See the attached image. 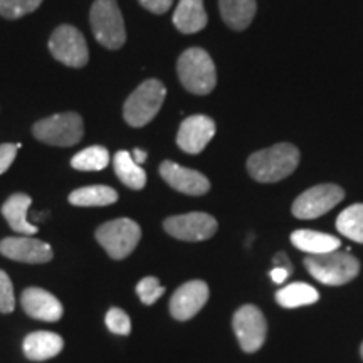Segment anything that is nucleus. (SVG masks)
Returning <instances> with one entry per match:
<instances>
[{"instance_id": "2eb2a0df", "label": "nucleus", "mask_w": 363, "mask_h": 363, "mask_svg": "<svg viewBox=\"0 0 363 363\" xmlns=\"http://www.w3.org/2000/svg\"><path fill=\"white\" fill-rule=\"evenodd\" d=\"M162 179L177 192L187 195H203L211 189V182L203 174L192 169H185L175 162H163L160 165Z\"/></svg>"}, {"instance_id": "f3484780", "label": "nucleus", "mask_w": 363, "mask_h": 363, "mask_svg": "<svg viewBox=\"0 0 363 363\" xmlns=\"http://www.w3.org/2000/svg\"><path fill=\"white\" fill-rule=\"evenodd\" d=\"M22 348L30 362H44L59 355L65 348V342L52 331H34L27 335Z\"/></svg>"}, {"instance_id": "bb28decb", "label": "nucleus", "mask_w": 363, "mask_h": 363, "mask_svg": "<svg viewBox=\"0 0 363 363\" xmlns=\"http://www.w3.org/2000/svg\"><path fill=\"white\" fill-rule=\"evenodd\" d=\"M43 0H0V16L6 19H21L39 9Z\"/></svg>"}, {"instance_id": "412c9836", "label": "nucleus", "mask_w": 363, "mask_h": 363, "mask_svg": "<svg viewBox=\"0 0 363 363\" xmlns=\"http://www.w3.org/2000/svg\"><path fill=\"white\" fill-rule=\"evenodd\" d=\"M219 7L222 21L234 30L247 29L257 11L256 0H219Z\"/></svg>"}, {"instance_id": "0eeeda50", "label": "nucleus", "mask_w": 363, "mask_h": 363, "mask_svg": "<svg viewBox=\"0 0 363 363\" xmlns=\"http://www.w3.org/2000/svg\"><path fill=\"white\" fill-rule=\"evenodd\" d=\"M94 235L108 256L113 259H125L138 246L142 229L135 220L123 217V219H115L99 225Z\"/></svg>"}, {"instance_id": "7ed1b4c3", "label": "nucleus", "mask_w": 363, "mask_h": 363, "mask_svg": "<svg viewBox=\"0 0 363 363\" xmlns=\"http://www.w3.org/2000/svg\"><path fill=\"white\" fill-rule=\"evenodd\" d=\"M305 266L310 274L320 283L328 286H342L350 283L360 271V262L350 252H326L308 256Z\"/></svg>"}, {"instance_id": "9d476101", "label": "nucleus", "mask_w": 363, "mask_h": 363, "mask_svg": "<svg viewBox=\"0 0 363 363\" xmlns=\"http://www.w3.org/2000/svg\"><path fill=\"white\" fill-rule=\"evenodd\" d=\"M233 328L244 352H257L266 342L267 323L264 315L257 306H240L233 318Z\"/></svg>"}, {"instance_id": "4468645a", "label": "nucleus", "mask_w": 363, "mask_h": 363, "mask_svg": "<svg viewBox=\"0 0 363 363\" xmlns=\"http://www.w3.org/2000/svg\"><path fill=\"white\" fill-rule=\"evenodd\" d=\"M208 299V286L201 279L184 283L170 299V313L175 320L187 321L202 310Z\"/></svg>"}, {"instance_id": "f03ea898", "label": "nucleus", "mask_w": 363, "mask_h": 363, "mask_svg": "<svg viewBox=\"0 0 363 363\" xmlns=\"http://www.w3.org/2000/svg\"><path fill=\"white\" fill-rule=\"evenodd\" d=\"M180 83L184 88L194 94L212 93L217 84L216 65L208 52L201 48H190L182 52L177 62Z\"/></svg>"}, {"instance_id": "72a5a7b5", "label": "nucleus", "mask_w": 363, "mask_h": 363, "mask_svg": "<svg viewBox=\"0 0 363 363\" xmlns=\"http://www.w3.org/2000/svg\"><path fill=\"white\" fill-rule=\"evenodd\" d=\"M274 266H284V267H288V269L293 271V267H291V264H289L288 257H286V254H283V252H279L278 256L274 257Z\"/></svg>"}, {"instance_id": "b1692460", "label": "nucleus", "mask_w": 363, "mask_h": 363, "mask_svg": "<svg viewBox=\"0 0 363 363\" xmlns=\"http://www.w3.org/2000/svg\"><path fill=\"white\" fill-rule=\"evenodd\" d=\"M318 298H320V294H318L316 289L306 283H291L276 293V301L283 308H288V310L313 305V303L318 301Z\"/></svg>"}, {"instance_id": "c9c22d12", "label": "nucleus", "mask_w": 363, "mask_h": 363, "mask_svg": "<svg viewBox=\"0 0 363 363\" xmlns=\"http://www.w3.org/2000/svg\"><path fill=\"white\" fill-rule=\"evenodd\" d=\"M360 353H362V358H363V343H362V347H360Z\"/></svg>"}, {"instance_id": "20e7f679", "label": "nucleus", "mask_w": 363, "mask_h": 363, "mask_svg": "<svg viewBox=\"0 0 363 363\" xmlns=\"http://www.w3.org/2000/svg\"><path fill=\"white\" fill-rule=\"evenodd\" d=\"M89 21L94 38L99 44L111 51L123 48L126 30L116 0H96L91 7Z\"/></svg>"}, {"instance_id": "f257e3e1", "label": "nucleus", "mask_w": 363, "mask_h": 363, "mask_svg": "<svg viewBox=\"0 0 363 363\" xmlns=\"http://www.w3.org/2000/svg\"><path fill=\"white\" fill-rule=\"evenodd\" d=\"M299 152L291 143H278L252 153L247 160V172L254 180L272 184L286 179L296 170Z\"/></svg>"}, {"instance_id": "aec40b11", "label": "nucleus", "mask_w": 363, "mask_h": 363, "mask_svg": "<svg viewBox=\"0 0 363 363\" xmlns=\"http://www.w3.org/2000/svg\"><path fill=\"white\" fill-rule=\"evenodd\" d=\"M291 242L299 251L311 254V256L338 251L340 246H342L340 239L335 238V235L316 233V230L310 229L294 230L291 234Z\"/></svg>"}, {"instance_id": "39448f33", "label": "nucleus", "mask_w": 363, "mask_h": 363, "mask_svg": "<svg viewBox=\"0 0 363 363\" xmlns=\"http://www.w3.org/2000/svg\"><path fill=\"white\" fill-rule=\"evenodd\" d=\"M167 89L158 79H147L130 94L123 106L126 123L135 128L148 125L165 101Z\"/></svg>"}, {"instance_id": "393cba45", "label": "nucleus", "mask_w": 363, "mask_h": 363, "mask_svg": "<svg viewBox=\"0 0 363 363\" xmlns=\"http://www.w3.org/2000/svg\"><path fill=\"white\" fill-rule=\"evenodd\" d=\"M337 229L345 238L363 244V203L345 208L337 219Z\"/></svg>"}, {"instance_id": "4be33fe9", "label": "nucleus", "mask_w": 363, "mask_h": 363, "mask_svg": "<svg viewBox=\"0 0 363 363\" xmlns=\"http://www.w3.org/2000/svg\"><path fill=\"white\" fill-rule=\"evenodd\" d=\"M118 201L115 189L106 185H89V187L76 189L69 194V202L78 207H104Z\"/></svg>"}, {"instance_id": "c85d7f7f", "label": "nucleus", "mask_w": 363, "mask_h": 363, "mask_svg": "<svg viewBox=\"0 0 363 363\" xmlns=\"http://www.w3.org/2000/svg\"><path fill=\"white\" fill-rule=\"evenodd\" d=\"M104 323H106L108 330L115 335H130L131 331L130 316L126 315L121 308H111V310L106 313Z\"/></svg>"}, {"instance_id": "1a4fd4ad", "label": "nucleus", "mask_w": 363, "mask_h": 363, "mask_svg": "<svg viewBox=\"0 0 363 363\" xmlns=\"http://www.w3.org/2000/svg\"><path fill=\"white\" fill-rule=\"evenodd\" d=\"M345 192L335 184H321L308 189L293 203V216L298 219H316L337 207Z\"/></svg>"}, {"instance_id": "9b49d317", "label": "nucleus", "mask_w": 363, "mask_h": 363, "mask_svg": "<svg viewBox=\"0 0 363 363\" xmlns=\"http://www.w3.org/2000/svg\"><path fill=\"white\" fill-rule=\"evenodd\" d=\"M163 229L175 239L197 242L211 239L217 233V220L206 212H190L165 219Z\"/></svg>"}, {"instance_id": "a878e982", "label": "nucleus", "mask_w": 363, "mask_h": 363, "mask_svg": "<svg viewBox=\"0 0 363 363\" xmlns=\"http://www.w3.org/2000/svg\"><path fill=\"white\" fill-rule=\"evenodd\" d=\"M110 163V153L104 147H88L76 153L71 160L72 169L79 172H99L106 169Z\"/></svg>"}, {"instance_id": "f704fd0d", "label": "nucleus", "mask_w": 363, "mask_h": 363, "mask_svg": "<svg viewBox=\"0 0 363 363\" xmlns=\"http://www.w3.org/2000/svg\"><path fill=\"white\" fill-rule=\"evenodd\" d=\"M131 157H133V160L140 165V163H143L145 160H147V152H143V150H140V148H135L133 153H131Z\"/></svg>"}, {"instance_id": "dca6fc26", "label": "nucleus", "mask_w": 363, "mask_h": 363, "mask_svg": "<svg viewBox=\"0 0 363 363\" xmlns=\"http://www.w3.org/2000/svg\"><path fill=\"white\" fill-rule=\"evenodd\" d=\"M21 305L34 320L52 323L62 316L61 301L43 288H27L21 296Z\"/></svg>"}, {"instance_id": "6ab92c4d", "label": "nucleus", "mask_w": 363, "mask_h": 363, "mask_svg": "<svg viewBox=\"0 0 363 363\" xmlns=\"http://www.w3.org/2000/svg\"><path fill=\"white\" fill-rule=\"evenodd\" d=\"M174 24L180 33L195 34L207 26L203 0H180L174 12Z\"/></svg>"}, {"instance_id": "f8f14e48", "label": "nucleus", "mask_w": 363, "mask_h": 363, "mask_svg": "<svg viewBox=\"0 0 363 363\" xmlns=\"http://www.w3.org/2000/svg\"><path fill=\"white\" fill-rule=\"evenodd\" d=\"M216 135V123L212 118L206 115H194L182 121L179 133H177V145L190 155H197L203 152L208 142Z\"/></svg>"}, {"instance_id": "ddd939ff", "label": "nucleus", "mask_w": 363, "mask_h": 363, "mask_svg": "<svg viewBox=\"0 0 363 363\" xmlns=\"http://www.w3.org/2000/svg\"><path fill=\"white\" fill-rule=\"evenodd\" d=\"M0 252L12 261L27 264H43L52 259V247L48 242L33 239L30 235L22 238H6L0 242Z\"/></svg>"}, {"instance_id": "7c9ffc66", "label": "nucleus", "mask_w": 363, "mask_h": 363, "mask_svg": "<svg viewBox=\"0 0 363 363\" xmlns=\"http://www.w3.org/2000/svg\"><path fill=\"white\" fill-rule=\"evenodd\" d=\"M22 147L21 143H4L0 145V175L4 174V172L9 170V167L12 165V162L16 160V155H17V150Z\"/></svg>"}, {"instance_id": "6e6552de", "label": "nucleus", "mask_w": 363, "mask_h": 363, "mask_svg": "<svg viewBox=\"0 0 363 363\" xmlns=\"http://www.w3.org/2000/svg\"><path fill=\"white\" fill-rule=\"evenodd\" d=\"M49 51L62 65L84 67L89 61L88 44L84 35L72 26H59L49 39Z\"/></svg>"}, {"instance_id": "423d86ee", "label": "nucleus", "mask_w": 363, "mask_h": 363, "mask_svg": "<svg viewBox=\"0 0 363 363\" xmlns=\"http://www.w3.org/2000/svg\"><path fill=\"white\" fill-rule=\"evenodd\" d=\"M33 133L39 142L52 145V147H72L83 138V118L72 111L59 113V115L38 121Z\"/></svg>"}, {"instance_id": "a211bd4d", "label": "nucleus", "mask_w": 363, "mask_h": 363, "mask_svg": "<svg viewBox=\"0 0 363 363\" xmlns=\"http://www.w3.org/2000/svg\"><path fill=\"white\" fill-rule=\"evenodd\" d=\"M33 199L27 194H13L7 199L2 206V216L6 217L12 230L22 235H34L38 233V227L27 220V211H29Z\"/></svg>"}, {"instance_id": "2f4dec72", "label": "nucleus", "mask_w": 363, "mask_h": 363, "mask_svg": "<svg viewBox=\"0 0 363 363\" xmlns=\"http://www.w3.org/2000/svg\"><path fill=\"white\" fill-rule=\"evenodd\" d=\"M140 4L153 13H165L174 4V0H140Z\"/></svg>"}, {"instance_id": "5701e85b", "label": "nucleus", "mask_w": 363, "mask_h": 363, "mask_svg": "<svg viewBox=\"0 0 363 363\" xmlns=\"http://www.w3.org/2000/svg\"><path fill=\"white\" fill-rule=\"evenodd\" d=\"M113 165H115V174L118 179H120L128 189L133 190H142L147 184V174L142 167L138 165L133 160L130 152H118L115 155V160H113Z\"/></svg>"}, {"instance_id": "473e14b6", "label": "nucleus", "mask_w": 363, "mask_h": 363, "mask_svg": "<svg viewBox=\"0 0 363 363\" xmlns=\"http://www.w3.org/2000/svg\"><path fill=\"white\" fill-rule=\"evenodd\" d=\"M289 274H291V269H288V267L274 266V269L271 271V279L274 281L276 284H283L284 281L288 279Z\"/></svg>"}, {"instance_id": "cd10ccee", "label": "nucleus", "mask_w": 363, "mask_h": 363, "mask_svg": "<svg viewBox=\"0 0 363 363\" xmlns=\"http://www.w3.org/2000/svg\"><path fill=\"white\" fill-rule=\"evenodd\" d=\"M163 293H165V288L160 286V281L153 276H147L136 284V294L142 299L143 305H153L157 299L162 298Z\"/></svg>"}, {"instance_id": "c756f323", "label": "nucleus", "mask_w": 363, "mask_h": 363, "mask_svg": "<svg viewBox=\"0 0 363 363\" xmlns=\"http://www.w3.org/2000/svg\"><path fill=\"white\" fill-rule=\"evenodd\" d=\"M16 308L13 286L7 272L0 269V313H12Z\"/></svg>"}]
</instances>
